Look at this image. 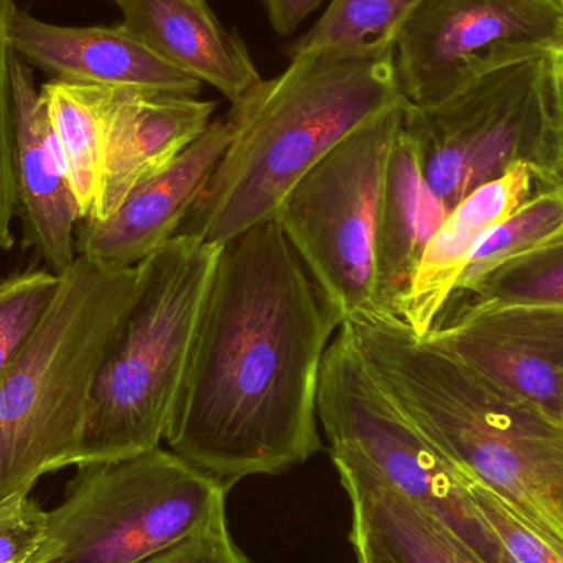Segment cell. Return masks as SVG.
<instances>
[{
	"instance_id": "obj_1",
	"label": "cell",
	"mask_w": 563,
	"mask_h": 563,
	"mask_svg": "<svg viewBox=\"0 0 563 563\" xmlns=\"http://www.w3.org/2000/svg\"><path fill=\"white\" fill-rule=\"evenodd\" d=\"M341 324L276 220L223 244L165 432L172 452L231 486L311 459Z\"/></svg>"
},
{
	"instance_id": "obj_2",
	"label": "cell",
	"mask_w": 563,
	"mask_h": 563,
	"mask_svg": "<svg viewBox=\"0 0 563 563\" xmlns=\"http://www.w3.org/2000/svg\"><path fill=\"white\" fill-rule=\"evenodd\" d=\"M341 327L422 435L563 554V426L400 318L361 313Z\"/></svg>"
},
{
	"instance_id": "obj_3",
	"label": "cell",
	"mask_w": 563,
	"mask_h": 563,
	"mask_svg": "<svg viewBox=\"0 0 563 563\" xmlns=\"http://www.w3.org/2000/svg\"><path fill=\"white\" fill-rule=\"evenodd\" d=\"M406 102L394 52L291 58L282 75L231 104L233 141L178 236L223 246L274 220L285 195L328 152Z\"/></svg>"
},
{
	"instance_id": "obj_4",
	"label": "cell",
	"mask_w": 563,
	"mask_h": 563,
	"mask_svg": "<svg viewBox=\"0 0 563 563\" xmlns=\"http://www.w3.org/2000/svg\"><path fill=\"white\" fill-rule=\"evenodd\" d=\"M137 266L78 256L42 323L0 383V501L78 466L89 397Z\"/></svg>"
},
{
	"instance_id": "obj_5",
	"label": "cell",
	"mask_w": 563,
	"mask_h": 563,
	"mask_svg": "<svg viewBox=\"0 0 563 563\" xmlns=\"http://www.w3.org/2000/svg\"><path fill=\"white\" fill-rule=\"evenodd\" d=\"M220 250L177 236L137 264L134 294L96 374L78 466L164 442Z\"/></svg>"
},
{
	"instance_id": "obj_6",
	"label": "cell",
	"mask_w": 563,
	"mask_h": 563,
	"mask_svg": "<svg viewBox=\"0 0 563 563\" xmlns=\"http://www.w3.org/2000/svg\"><path fill=\"white\" fill-rule=\"evenodd\" d=\"M231 485L172 450L78 466L36 563H139L200 528Z\"/></svg>"
},
{
	"instance_id": "obj_7",
	"label": "cell",
	"mask_w": 563,
	"mask_h": 563,
	"mask_svg": "<svg viewBox=\"0 0 563 563\" xmlns=\"http://www.w3.org/2000/svg\"><path fill=\"white\" fill-rule=\"evenodd\" d=\"M330 456L353 460L435 516L485 563H516L486 525L465 475L400 412L343 327L324 353L317 397Z\"/></svg>"
},
{
	"instance_id": "obj_8",
	"label": "cell",
	"mask_w": 563,
	"mask_h": 563,
	"mask_svg": "<svg viewBox=\"0 0 563 563\" xmlns=\"http://www.w3.org/2000/svg\"><path fill=\"white\" fill-rule=\"evenodd\" d=\"M407 106L347 135L295 184L274 214L343 323L376 313L377 218Z\"/></svg>"
},
{
	"instance_id": "obj_9",
	"label": "cell",
	"mask_w": 563,
	"mask_h": 563,
	"mask_svg": "<svg viewBox=\"0 0 563 563\" xmlns=\"http://www.w3.org/2000/svg\"><path fill=\"white\" fill-rule=\"evenodd\" d=\"M554 88V53L505 66L455 98L407 106L402 128L437 200L452 211L516 161H529Z\"/></svg>"
},
{
	"instance_id": "obj_10",
	"label": "cell",
	"mask_w": 563,
	"mask_h": 563,
	"mask_svg": "<svg viewBox=\"0 0 563 563\" xmlns=\"http://www.w3.org/2000/svg\"><path fill=\"white\" fill-rule=\"evenodd\" d=\"M562 0H423L394 49L404 98L433 108L505 66L555 53Z\"/></svg>"
},
{
	"instance_id": "obj_11",
	"label": "cell",
	"mask_w": 563,
	"mask_h": 563,
	"mask_svg": "<svg viewBox=\"0 0 563 563\" xmlns=\"http://www.w3.org/2000/svg\"><path fill=\"white\" fill-rule=\"evenodd\" d=\"M422 340L488 374L563 426V307L449 308Z\"/></svg>"
},
{
	"instance_id": "obj_12",
	"label": "cell",
	"mask_w": 563,
	"mask_h": 563,
	"mask_svg": "<svg viewBox=\"0 0 563 563\" xmlns=\"http://www.w3.org/2000/svg\"><path fill=\"white\" fill-rule=\"evenodd\" d=\"M233 134L228 115L217 119L170 167L135 187L111 217L81 221L78 256L134 267L170 243L210 184Z\"/></svg>"
},
{
	"instance_id": "obj_13",
	"label": "cell",
	"mask_w": 563,
	"mask_h": 563,
	"mask_svg": "<svg viewBox=\"0 0 563 563\" xmlns=\"http://www.w3.org/2000/svg\"><path fill=\"white\" fill-rule=\"evenodd\" d=\"M13 52L56 81L125 91L200 95L203 82L148 48L128 26L55 25L16 10Z\"/></svg>"
},
{
	"instance_id": "obj_14",
	"label": "cell",
	"mask_w": 563,
	"mask_h": 563,
	"mask_svg": "<svg viewBox=\"0 0 563 563\" xmlns=\"http://www.w3.org/2000/svg\"><path fill=\"white\" fill-rule=\"evenodd\" d=\"M12 81L16 213L22 220L23 243L33 247L46 269L62 276L78 257V205L69 188L42 89L36 86L32 66L16 53Z\"/></svg>"
},
{
	"instance_id": "obj_15",
	"label": "cell",
	"mask_w": 563,
	"mask_h": 563,
	"mask_svg": "<svg viewBox=\"0 0 563 563\" xmlns=\"http://www.w3.org/2000/svg\"><path fill=\"white\" fill-rule=\"evenodd\" d=\"M217 108V101L197 96L114 89L91 220L111 217L135 187L170 167L207 131Z\"/></svg>"
},
{
	"instance_id": "obj_16",
	"label": "cell",
	"mask_w": 563,
	"mask_h": 563,
	"mask_svg": "<svg viewBox=\"0 0 563 563\" xmlns=\"http://www.w3.org/2000/svg\"><path fill=\"white\" fill-rule=\"evenodd\" d=\"M122 25L185 75L217 88L231 104L263 81L250 49L207 0H118Z\"/></svg>"
},
{
	"instance_id": "obj_17",
	"label": "cell",
	"mask_w": 563,
	"mask_h": 563,
	"mask_svg": "<svg viewBox=\"0 0 563 563\" xmlns=\"http://www.w3.org/2000/svg\"><path fill=\"white\" fill-rule=\"evenodd\" d=\"M534 181L531 162L516 161L446 214L427 244L399 314L417 336L432 330L483 238L531 197Z\"/></svg>"
},
{
	"instance_id": "obj_18",
	"label": "cell",
	"mask_w": 563,
	"mask_h": 563,
	"mask_svg": "<svg viewBox=\"0 0 563 563\" xmlns=\"http://www.w3.org/2000/svg\"><path fill=\"white\" fill-rule=\"evenodd\" d=\"M333 465L353 511L351 545L371 563H485L422 506L353 460Z\"/></svg>"
},
{
	"instance_id": "obj_19",
	"label": "cell",
	"mask_w": 563,
	"mask_h": 563,
	"mask_svg": "<svg viewBox=\"0 0 563 563\" xmlns=\"http://www.w3.org/2000/svg\"><path fill=\"white\" fill-rule=\"evenodd\" d=\"M446 214L427 187L416 148L400 124L377 218L376 313L399 318L427 244Z\"/></svg>"
},
{
	"instance_id": "obj_20",
	"label": "cell",
	"mask_w": 563,
	"mask_h": 563,
	"mask_svg": "<svg viewBox=\"0 0 563 563\" xmlns=\"http://www.w3.org/2000/svg\"><path fill=\"white\" fill-rule=\"evenodd\" d=\"M40 89L79 218L91 220L101 191L106 125L114 89L56 79Z\"/></svg>"
},
{
	"instance_id": "obj_21",
	"label": "cell",
	"mask_w": 563,
	"mask_h": 563,
	"mask_svg": "<svg viewBox=\"0 0 563 563\" xmlns=\"http://www.w3.org/2000/svg\"><path fill=\"white\" fill-rule=\"evenodd\" d=\"M423 0H331L323 15L285 48L288 58L307 53L383 55L396 49L400 32Z\"/></svg>"
},
{
	"instance_id": "obj_22",
	"label": "cell",
	"mask_w": 563,
	"mask_h": 563,
	"mask_svg": "<svg viewBox=\"0 0 563 563\" xmlns=\"http://www.w3.org/2000/svg\"><path fill=\"white\" fill-rule=\"evenodd\" d=\"M506 307H563V233L453 295L443 310Z\"/></svg>"
},
{
	"instance_id": "obj_23",
	"label": "cell",
	"mask_w": 563,
	"mask_h": 563,
	"mask_svg": "<svg viewBox=\"0 0 563 563\" xmlns=\"http://www.w3.org/2000/svg\"><path fill=\"white\" fill-rule=\"evenodd\" d=\"M563 233V190L531 195L508 220L493 228L470 257L453 295L465 291L496 267ZM452 295V297H453Z\"/></svg>"
},
{
	"instance_id": "obj_24",
	"label": "cell",
	"mask_w": 563,
	"mask_h": 563,
	"mask_svg": "<svg viewBox=\"0 0 563 563\" xmlns=\"http://www.w3.org/2000/svg\"><path fill=\"white\" fill-rule=\"evenodd\" d=\"M59 276L33 269L0 280V383L48 311Z\"/></svg>"
},
{
	"instance_id": "obj_25",
	"label": "cell",
	"mask_w": 563,
	"mask_h": 563,
	"mask_svg": "<svg viewBox=\"0 0 563 563\" xmlns=\"http://www.w3.org/2000/svg\"><path fill=\"white\" fill-rule=\"evenodd\" d=\"M16 10L15 0H0V251H9L15 243L12 231L16 214L12 25Z\"/></svg>"
},
{
	"instance_id": "obj_26",
	"label": "cell",
	"mask_w": 563,
	"mask_h": 563,
	"mask_svg": "<svg viewBox=\"0 0 563 563\" xmlns=\"http://www.w3.org/2000/svg\"><path fill=\"white\" fill-rule=\"evenodd\" d=\"M470 495L486 525L498 536L516 563H563V554L525 525L498 495L475 478L468 482Z\"/></svg>"
},
{
	"instance_id": "obj_27",
	"label": "cell",
	"mask_w": 563,
	"mask_h": 563,
	"mask_svg": "<svg viewBox=\"0 0 563 563\" xmlns=\"http://www.w3.org/2000/svg\"><path fill=\"white\" fill-rule=\"evenodd\" d=\"M48 512L29 492L0 501V563H36L46 536Z\"/></svg>"
},
{
	"instance_id": "obj_28",
	"label": "cell",
	"mask_w": 563,
	"mask_h": 563,
	"mask_svg": "<svg viewBox=\"0 0 563 563\" xmlns=\"http://www.w3.org/2000/svg\"><path fill=\"white\" fill-rule=\"evenodd\" d=\"M139 563H250L234 544L228 526L227 506L207 522L164 551Z\"/></svg>"
},
{
	"instance_id": "obj_29",
	"label": "cell",
	"mask_w": 563,
	"mask_h": 563,
	"mask_svg": "<svg viewBox=\"0 0 563 563\" xmlns=\"http://www.w3.org/2000/svg\"><path fill=\"white\" fill-rule=\"evenodd\" d=\"M528 162L534 168L536 180L541 181L544 188L563 190V56L555 53L551 108Z\"/></svg>"
},
{
	"instance_id": "obj_30",
	"label": "cell",
	"mask_w": 563,
	"mask_h": 563,
	"mask_svg": "<svg viewBox=\"0 0 563 563\" xmlns=\"http://www.w3.org/2000/svg\"><path fill=\"white\" fill-rule=\"evenodd\" d=\"M273 29L280 36H288L313 13L323 0H261Z\"/></svg>"
},
{
	"instance_id": "obj_31",
	"label": "cell",
	"mask_w": 563,
	"mask_h": 563,
	"mask_svg": "<svg viewBox=\"0 0 563 563\" xmlns=\"http://www.w3.org/2000/svg\"><path fill=\"white\" fill-rule=\"evenodd\" d=\"M356 554L357 563H371L369 559L366 555L361 554V552H354Z\"/></svg>"
},
{
	"instance_id": "obj_32",
	"label": "cell",
	"mask_w": 563,
	"mask_h": 563,
	"mask_svg": "<svg viewBox=\"0 0 563 563\" xmlns=\"http://www.w3.org/2000/svg\"><path fill=\"white\" fill-rule=\"evenodd\" d=\"M555 55L563 56V32H562V36H561V42H559L558 49H555Z\"/></svg>"
},
{
	"instance_id": "obj_33",
	"label": "cell",
	"mask_w": 563,
	"mask_h": 563,
	"mask_svg": "<svg viewBox=\"0 0 563 563\" xmlns=\"http://www.w3.org/2000/svg\"><path fill=\"white\" fill-rule=\"evenodd\" d=\"M104 2H112V3H115V2H118V0H104Z\"/></svg>"
},
{
	"instance_id": "obj_34",
	"label": "cell",
	"mask_w": 563,
	"mask_h": 563,
	"mask_svg": "<svg viewBox=\"0 0 563 563\" xmlns=\"http://www.w3.org/2000/svg\"><path fill=\"white\" fill-rule=\"evenodd\" d=\"M562 2H563V0H562Z\"/></svg>"
}]
</instances>
